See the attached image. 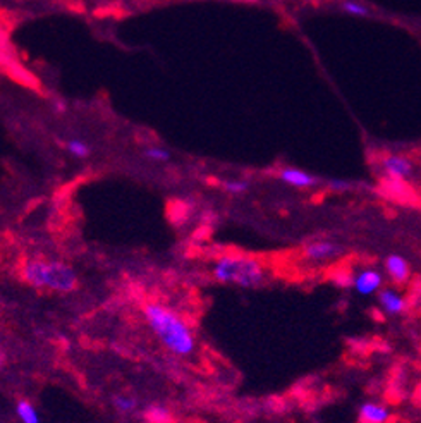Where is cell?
Returning a JSON list of instances; mask_svg holds the SVG:
<instances>
[{"label":"cell","mask_w":421,"mask_h":423,"mask_svg":"<svg viewBox=\"0 0 421 423\" xmlns=\"http://www.w3.org/2000/svg\"><path fill=\"white\" fill-rule=\"evenodd\" d=\"M329 186L332 189H337V191H340V189H347L349 188V182H344V181H330Z\"/></svg>","instance_id":"cell-20"},{"label":"cell","mask_w":421,"mask_h":423,"mask_svg":"<svg viewBox=\"0 0 421 423\" xmlns=\"http://www.w3.org/2000/svg\"><path fill=\"white\" fill-rule=\"evenodd\" d=\"M342 10H344V13L349 14V16H356V17H368L370 16L368 7H366L365 3L358 2V0H344Z\"/></svg>","instance_id":"cell-16"},{"label":"cell","mask_w":421,"mask_h":423,"mask_svg":"<svg viewBox=\"0 0 421 423\" xmlns=\"http://www.w3.org/2000/svg\"><path fill=\"white\" fill-rule=\"evenodd\" d=\"M342 246L330 239H317L304 246V258L315 264H322V262L333 260L342 253Z\"/></svg>","instance_id":"cell-4"},{"label":"cell","mask_w":421,"mask_h":423,"mask_svg":"<svg viewBox=\"0 0 421 423\" xmlns=\"http://www.w3.org/2000/svg\"><path fill=\"white\" fill-rule=\"evenodd\" d=\"M279 179L284 182V184L299 189L313 188V186H317L320 182L317 176H313V174L306 173L303 169H296V167H284V169L279 170Z\"/></svg>","instance_id":"cell-7"},{"label":"cell","mask_w":421,"mask_h":423,"mask_svg":"<svg viewBox=\"0 0 421 423\" xmlns=\"http://www.w3.org/2000/svg\"><path fill=\"white\" fill-rule=\"evenodd\" d=\"M390 418V410L382 403L368 401L359 408V422L361 423H389Z\"/></svg>","instance_id":"cell-9"},{"label":"cell","mask_w":421,"mask_h":423,"mask_svg":"<svg viewBox=\"0 0 421 423\" xmlns=\"http://www.w3.org/2000/svg\"><path fill=\"white\" fill-rule=\"evenodd\" d=\"M239 2H248V3H256V2H260V0H239Z\"/></svg>","instance_id":"cell-22"},{"label":"cell","mask_w":421,"mask_h":423,"mask_svg":"<svg viewBox=\"0 0 421 423\" xmlns=\"http://www.w3.org/2000/svg\"><path fill=\"white\" fill-rule=\"evenodd\" d=\"M212 277L220 284L255 289L267 280V269L248 255H222L212 264Z\"/></svg>","instance_id":"cell-3"},{"label":"cell","mask_w":421,"mask_h":423,"mask_svg":"<svg viewBox=\"0 0 421 423\" xmlns=\"http://www.w3.org/2000/svg\"><path fill=\"white\" fill-rule=\"evenodd\" d=\"M2 365H3V353L2 349H0V370H2Z\"/></svg>","instance_id":"cell-21"},{"label":"cell","mask_w":421,"mask_h":423,"mask_svg":"<svg viewBox=\"0 0 421 423\" xmlns=\"http://www.w3.org/2000/svg\"><path fill=\"white\" fill-rule=\"evenodd\" d=\"M52 109H53V112H56V114H59V115H64L65 112H67V104H65V102L63 100V98H56V100H53V104H52Z\"/></svg>","instance_id":"cell-19"},{"label":"cell","mask_w":421,"mask_h":423,"mask_svg":"<svg viewBox=\"0 0 421 423\" xmlns=\"http://www.w3.org/2000/svg\"><path fill=\"white\" fill-rule=\"evenodd\" d=\"M141 312L147 326L170 355L177 358L195 355L198 348L196 335L190 324L176 310L160 301H147Z\"/></svg>","instance_id":"cell-1"},{"label":"cell","mask_w":421,"mask_h":423,"mask_svg":"<svg viewBox=\"0 0 421 423\" xmlns=\"http://www.w3.org/2000/svg\"><path fill=\"white\" fill-rule=\"evenodd\" d=\"M222 188L229 195H242L249 189V182L245 179H227L222 182Z\"/></svg>","instance_id":"cell-17"},{"label":"cell","mask_w":421,"mask_h":423,"mask_svg":"<svg viewBox=\"0 0 421 423\" xmlns=\"http://www.w3.org/2000/svg\"><path fill=\"white\" fill-rule=\"evenodd\" d=\"M386 272L394 282L402 284L409 279L411 269H409L408 260L404 257H401V255H389L386 258Z\"/></svg>","instance_id":"cell-10"},{"label":"cell","mask_w":421,"mask_h":423,"mask_svg":"<svg viewBox=\"0 0 421 423\" xmlns=\"http://www.w3.org/2000/svg\"><path fill=\"white\" fill-rule=\"evenodd\" d=\"M382 167L387 177H392V179L406 181L415 173V166H413L411 160L404 155H395V153L394 155L383 157Z\"/></svg>","instance_id":"cell-6"},{"label":"cell","mask_w":421,"mask_h":423,"mask_svg":"<svg viewBox=\"0 0 421 423\" xmlns=\"http://www.w3.org/2000/svg\"><path fill=\"white\" fill-rule=\"evenodd\" d=\"M387 189H389L390 195L395 196V198H404V196L408 195V188H406L404 181L401 179H392V177H389V179H387Z\"/></svg>","instance_id":"cell-18"},{"label":"cell","mask_w":421,"mask_h":423,"mask_svg":"<svg viewBox=\"0 0 421 423\" xmlns=\"http://www.w3.org/2000/svg\"><path fill=\"white\" fill-rule=\"evenodd\" d=\"M16 415L21 423H42L35 404L28 399H19L16 403Z\"/></svg>","instance_id":"cell-13"},{"label":"cell","mask_w":421,"mask_h":423,"mask_svg":"<svg viewBox=\"0 0 421 423\" xmlns=\"http://www.w3.org/2000/svg\"><path fill=\"white\" fill-rule=\"evenodd\" d=\"M420 397H421V388H420Z\"/></svg>","instance_id":"cell-23"},{"label":"cell","mask_w":421,"mask_h":423,"mask_svg":"<svg viewBox=\"0 0 421 423\" xmlns=\"http://www.w3.org/2000/svg\"><path fill=\"white\" fill-rule=\"evenodd\" d=\"M65 150L71 153L74 159H88L92 155V147L86 141L74 138V140H67L65 143Z\"/></svg>","instance_id":"cell-14"},{"label":"cell","mask_w":421,"mask_h":423,"mask_svg":"<svg viewBox=\"0 0 421 423\" xmlns=\"http://www.w3.org/2000/svg\"><path fill=\"white\" fill-rule=\"evenodd\" d=\"M143 157L147 160H150V162L163 163V162H169L170 157H172V153L167 150V148H162V147H148L143 150Z\"/></svg>","instance_id":"cell-15"},{"label":"cell","mask_w":421,"mask_h":423,"mask_svg":"<svg viewBox=\"0 0 421 423\" xmlns=\"http://www.w3.org/2000/svg\"><path fill=\"white\" fill-rule=\"evenodd\" d=\"M112 404H114V410L122 417H129L140 410V401L131 394H115Z\"/></svg>","instance_id":"cell-12"},{"label":"cell","mask_w":421,"mask_h":423,"mask_svg":"<svg viewBox=\"0 0 421 423\" xmlns=\"http://www.w3.org/2000/svg\"><path fill=\"white\" fill-rule=\"evenodd\" d=\"M379 305L387 315L395 317L401 315L406 310V298L399 293L397 289H392V287H382L379 291Z\"/></svg>","instance_id":"cell-8"},{"label":"cell","mask_w":421,"mask_h":423,"mask_svg":"<svg viewBox=\"0 0 421 423\" xmlns=\"http://www.w3.org/2000/svg\"><path fill=\"white\" fill-rule=\"evenodd\" d=\"M383 284V276L382 272L377 271V269L366 267L361 269L356 276H353V287L356 289V293L361 296H372L377 294L382 289Z\"/></svg>","instance_id":"cell-5"},{"label":"cell","mask_w":421,"mask_h":423,"mask_svg":"<svg viewBox=\"0 0 421 423\" xmlns=\"http://www.w3.org/2000/svg\"><path fill=\"white\" fill-rule=\"evenodd\" d=\"M143 418L147 423H174V413L162 403L148 404L143 410Z\"/></svg>","instance_id":"cell-11"},{"label":"cell","mask_w":421,"mask_h":423,"mask_svg":"<svg viewBox=\"0 0 421 423\" xmlns=\"http://www.w3.org/2000/svg\"><path fill=\"white\" fill-rule=\"evenodd\" d=\"M21 277L35 289L60 294L72 293L78 286V273L74 269L63 260L52 258H28L21 267Z\"/></svg>","instance_id":"cell-2"}]
</instances>
